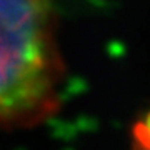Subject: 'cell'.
Here are the masks:
<instances>
[{
  "label": "cell",
  "mask_w": 150,
  "mask_h": 150,
  "mask_svg": "<svg viewBox=\"0 0 150 150\" xmlns=\"http://www.w3.org/2000/svg\"><path fill=\"white\" fill-rule=\"evenodd\" d=\"M132 140L135 150H150V110L134 123Z\"/></svg>",
  "instance_id": "cell-2"
},
{
  "label": "cell",
  "mask_w": 150,
  "mask_h": 150,
  "mask_svg": "<svg viewBox=\"0 0 150 150\" xmlns=\"http://www.w3.org/2000/svg\"><path fill=\"white\" fill-rule=\"evenodd\" d=\"M62 75L54 0H0V125L27 127L52 115Z\"/></svg>",
  "instance_id": "cell-1"
}]
</instances>
